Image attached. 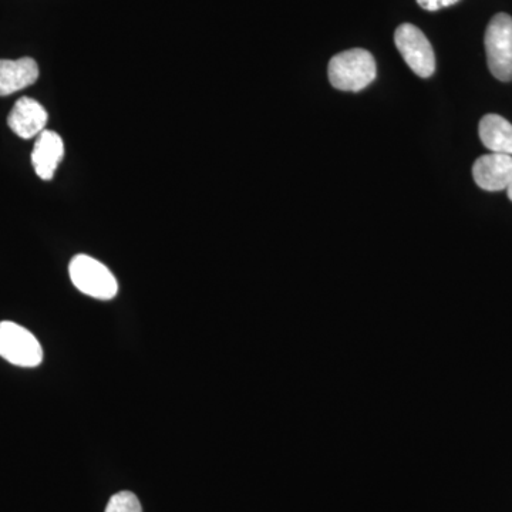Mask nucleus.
Segmentation results:
<instances>
[{
  "mask_svg": "<svg viewBox=\"0 0 512 512\" xmlns=\"http://www.w3.org/2000/svg\"><path fill=\"white\" fill-rule=\"evenodd\" d=\"M0 357L19 367L43 362V349L32 332L15 322H0Z\"/></svg>",
  "mask_w": 512,
  "mask_h": 512,
  "instance_id": "obj_4",
  "label": "nucleus"
},
{
  "mask_svg": "<svg viewBox=\"0 0 512 512\" xmlns=\"http://www.w3.org/2000/svg\"><path fill=\"white\" fill-rule=\"evenodd\" d=\"M329 82L342 92H360L375 82L377 67L375 57L365 49H352L330 59Z\"/></svg>",
  "mask_w": 512,
  "mask_h": 512,
  "instance_id": "obj_1",
  "label": "nucleus"
},
{
  "mask_svg": "<svg viewBox=\"0 0 512 512\" xmlns=\"http://www.w3.org/2000/svg\"><path fill=\"white\" fill-rule=\"evenodd\" d=\"M63 157L64 143L59 134L45 130L37 136L32 153V164L37 177L45 181L52 180Z\"/></svg>",
  "mask_w": 512,
  "mask_h": 512,
  "instance_id": "obj_8",
  "label": "nucleus"
},
{
  "mask_svg": "<svg viewBox=\"0 0 512 512\" xmlns=\"http://www.w3.org/2000/svg\"><path fill=\"white\" fill-rule=\"evenodd\" d=\"M460 0H417L421 9L429 10V12H436V10L450 8V6L457 5Z\"/></svg>",
  "mask_w": 512,
  "mask_h": 512,
  "instance_id": "obj_12",
  "label": "nucleus"
},
{
  "mask_svg": "<svg viewBox=\"0 0 512 512\" xmlns=\"http://www.w3.org/2000/svg\"><path fill=\"white\" fill-rule=\"evenodd\" d=\"M507 194H508V198H510V200L512 201V180H511L510 185H508V187H507Z\"/></svg>",
  "mask_w": 512,
  "mask_h": 512,
  "instance_id": "obj_13",
  "label": "nucleus"
},
{
  "mask_svg": "<svg viewBox=\"0 0 512 512\" xmlns=\"http://www.w3.org/2000/svg\"><path fill=\"white\" fill-rule=\"evenodd\" d=\"M394 43L404 62L423 79L436 72V56L426 35L412 23H403L394 33Z\"/></svg>",
  "mask_w": 512,
  "mask_h": 512,
  "instance_id": "obj_5",
  "label": "nucleus"
},
{
  "mask_svg": "<svg viewBox=\"0 0 512 512\" xmlns=\"http://www.w3.org/2000/svg\"><path fill=\"white\" fill-rule=\"evenodd\" d=\"M47 111L39 101L22 97L8 117V126L16 136L30 140L46 130Z\"/></svg>",
  "mask_w": 512,
  "mask_h": 512,
  "instance_id": "obj_7",
  "label": "nucleus"
},
{
  "mask_svg": "<svg viewBox=\"0 0 512 512\" xmlns=\"http://www.w3.org/2000/svg\"><path fill=\"white\" fill-rule=\"evenodd\" d=\"M69 274L80 292L99 301H110L119 292L116 276L92 256H74L69 265Z\"/></svg>",
  "mask_w": 512,
  "mask_h": 512,
  "instance_id": "obj_2",
  "label": "nucleus"
},
{
  "mask_svg": "<svg viewBox=\"0 0 512 512\" xmlns=\"http://www.w3.org/2000/svg\"><path fill=\"white\" fill-rule=\"evenodd\" d=\"M473 177L478 187L485 191L507 190L512 180V156L491 153L477 158Z\"/></svg>",
  "mask_w": 512,
  "mask_h": 512,
  "instance_id": "obj_6",
  "label": "nucleus"
},
{
  "mask_svg": "<svg viewBox=\"0 0 512 512\" xmlns=\"http://www.w3.org/2000/svg\"><path fill=\"white\" fill-rule=\"evenodd\" d=\"M481 143L491 153L512 156V124L498 114H487L478 127Z\"/></svg>",
  "mask_w": 512,
  "mask_h": 512,
  "instance_id": "obj_10",
  "label": "nucleus"
},
{
  "mask_svg": "<svg viewBox=\"0 0 512 512\" xmlns=\"http://www.w3.org/2000/svg\"><path fill=\"white\" fill-rule=\"evenodd\" d=\"M106 512H143L140 500L131 491H120L110 498Z\"/></svg>",
  "mask_w": 512,
  "mask_h": 512,
  "instance_id": "obj_11",
  "label": "nucleus"
},
{
  "mask_svg": "<svg viewBox=\"0 0 512 512\" xmlns=\"http://www.w3.org/2000/svg\"><path fill=\"white\" fill-rule=\"evenodd\" d=\"M39 79V66L30 57L0 60V97L10 96L32 86Z\"/></svg>",
  "mask_w": 512,
  "mask_h": 512,
  "instance_id": "obj_9",
  "label": "nucleus"
},
{
  "mask_svg": "<svg viewBox=\"0 0 512 512\" xmlns=\"http://www.w3.org/2000/svg\"><path fill=\"white\" fill-rule=\"evenodd\" d=\"M488 69L501 82L512 80V18L498 13L485 30Z\"/></svg>",
  "mask_w": 512,
  "mask_h": 512,
  "instance_id": "obj_3",
  "label": "nucleus"
}]
</instances>
